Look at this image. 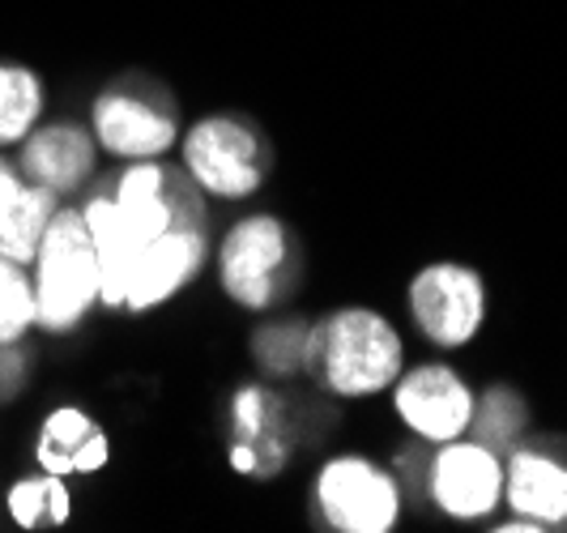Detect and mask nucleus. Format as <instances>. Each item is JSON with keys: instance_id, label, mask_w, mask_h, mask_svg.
Returning a JSON list of instances; mask_svg holds the SVG:
<instances>
[{"instance_id": "f257e3e1", "label": "nucleus", "mask_w": 567, "mask_h": 533, "mask_svg": "<svg viewBox=\"0 0 567 533\" xmlns=\"http://www.w3.org/2000/svg\"><path fill=\"white\" fill-rule=\"evenodd\" d=\"M405 367V337L389 311L341 304L312 316L303 346V376L320 397L371 401L393 389Z\"/></svg>"}, {"instance_id": "6ab92c4d", "label": "nucleus", "mask_w": 567, "mask_h": 533, "mask_svg": "<svg viewBox=\"0 0 567 533\" xmlns=\"http://www.w3.org/2000/svg\"><path fill=\"white\" fill-rule=\"evenodd\" d=\"M308 325H312V316H303V311H269V320L256 325L248 337V355L265 380L290 385L295 376H303Z\"/></svg>"}, {"instance_id": "f8f14e48", "label": "nucleus", "mask_w": 567, "mask_h": 533, "mask_svg": "<svg viewBox=\"0 0 567 533\" xmlns=\"http://www.w3.org/2000/svg\"><path fill=\"white\" fill-rule=\"evenodd\" d=\"M214 256V230L209 226H179L163 230L150 244H142L120 286V311L124 316H145L154 308H167L171 299H179L193 281L205 274Z\"/></svg>"}, {"instance_id": "423d86ee", "label": "nucleus", "mask_w": 567, "mask_h": 533, "mask_svg": "<svg viewBox=\"0 0 567 533\" xmlns=\"http://www.w3.org/2000/svg\"><path fill=\"white\" fill-rule=\"evenodd\" d=\"M303 410L274 380H248L227 397V465L239 478L274 482L303 449Z\"/></svg>"}, {"instance_id": "7ed1b4c3", "label": "nucleus", "mask_w": 567, "mask_h": 533, "mask_svg": "<svg viewBox=\"0 0 567 533\" xmlns=\"http://www.w3.org/2000/svg\"><path fill=\"white\" fill-rule=\"evenodd\" d=\"M34 334L73 337L99 311V256L78 205H60L43 230L34 260Z\"/></svg>"}, {"instance_id": "ddd939ff", "label": "nucleus", "mask_w": 567, "mask_h": 533, "mask_svg": "<svg viewBox=\"0 0 567 533\" xmlns=\"http://www.w3.org/2000/svg\"><path fill=\"white\" fill-rule=\"evenodd\" d=\"M504 508L546 533L567 525V435H525L504 457Z\"/></svg>"}, {"instance_id": "39448f33", "label": "nucleus", "mask_w": 567, "mask_h": 533, "mask_svg": "<svg viewBox=\"0 0 567 533\" xmlns=\"http://www.w3.org/2000/svg\"><path fill=\"white\" fill-rule=\"evenodd\" d=\"M312 516L329 533H393L405 516V486L368 452H329L312 478Z\"/></svg>"}, {"instance_id": "2eb2a0df", "label": "nucleus", "mask_w": 567, "mask_h": 533, "mask_svg": "<svg viewBox=\"0 0 567 533\" xmlns=\"http://www.w3.org/2000/svg\"><path fill=\"white\" fill-rule=\"evenodd\" d=\"M30 457L48 474L94 478L112 465V435H107L103 419L90 406H82V401H60V406H52L39 419Z\"/></svg>"}, {"instance_id": "9b49d317", "label": "nucleus", "mask_w": 567, "mask_h": 533, "mask_svg": "<svg viewBox=\"0 0 567 533\" xmlns=\"http://www.w3.org/2000/svg\"><path fill=\"white\" fill-rule=\"evenodd\" d=\"M474 397H478V389L453 363L426 359V363L401 367V376L389 389V406L405 427V435L435 449V444H449L456 435H470Z\"/></svg>"}, {"instance_id": "6e6552de", "label": "nucleus", "mask_w": 567, "mask_h": 533, "mask_svg": "<svg viewBox=\"0 0 567 533\" xmlns=\"http://www.w3.org/2000/svg\"><path fill=\"white\" fill-rule=\"evenodd\" d=\"M405 311L431 350H465L486 325V278L465 260H431L405 281Z\"/></svg>"}, {"instance_id": "f03ea898", "label": "nucleus", "mask_w": 567, "mask_h": 533, "mask_svg": "<svg viewBox=\"0 0 567 533\" xmlns=\"http://www.w3.org/2000/svg\"><path fill=\"white\" fill-rule=\"evenodd\" d=\"M218 290L248 316L278 311L303 281L299 235L274 209H248L218 235L214 244Z\"/></svg>"}, {"instance_id": "aec40b11", "label": "nucleus", "mask_w": 567, "mask_h": 533, "mask_svg": "<svg viewBox=\"0 0 567 533\" xmlns=\"http://www.w3.org/2000/svg\"><path fill=\"white\" fill-rule=\"evenodd\" d=\"M534 427V406L516 385H486L483 393L474 397V422L470 435L483 440L486 449H495L499 457H508Z\"/></svg>"}, {"instance_id": "dca6fc26", "label": "nucleus", "mask_w": 567, "mask_h": 533, "mask_svg": "<svg viewBox=\"0 0 567 533\" xmlns=\"http://www.w3.org/2000/svg\"><path fill=\"white\" fill-rule=\"evenodd\" d=\"M60 205L64 201L56 193L30 184L27 175L9 163L0 171V256L30 269L34 248H39V239H43V230H48Z\"/></svg>"}, {"instance_id": "9d476101", "label": "nucleus", "mask_w": 567, "mask_h": 533, "mask_svg": "<svg viewBox=\"0 0 567 533\" xmlns=\"http://www.w3.org/2000/svg\"><path fill=\"white\" fill-rule=\"evenodd\" d=\"M423 504H431L444 521L478 525L499 516L504 508V457L486 449L474 435H456L435 444L426 461Z\"/></svg>"}, {"instance_id": "a211bd4d", "label": "nucleus", "mask_w": 567, "mask_h": 533, "mask_svg": "<svg viewBox=\"0 0 567 533\" xmlns=\"http://www.w3.org/2000/svg\"><path fill=\"white\" fill-rule=\"evenodd\" d=\"M48 115V82L22 60H0V150H18Z\"/></svg>"}, {"instance_id": "412c9836", "label": "nucleus", "mask_w": 567, "mask_h": 533, "mask_svg": "<svg viewBox=\"0 0 567 533\" xmlns=\"http://www.w3.org/2000/svg\"><path fill=\"white\" fill-rule=\"evenodd\" d=\"M34 334V281L30 269L0 256V346H18Z\"/></svg>"}, {"instance_id": "1a4fd4ad", "label": "nucleus", "mask_w": 567, "mask_h": 533, "mask_svg": "<svg viewBox=\"0 0 567 533\" xmlns=\"http://www.w3.org/2000/svg\"><path fill=\"white\" fill-rule=\"evenodd\" d=\"M103 188L112 193L115 209L137 244H150L154 235L179 226H209V197L171 158L120 163L112 180H103Z\"/></svg>"}, {"instance_id": "4468645a", "label": "nucleus", "mask_w": 567, "mask_h": 533, "mask_svg": "<svg viewBox=\"0 0 567 533\" xmlns=\"http://www.w3.org/2000/svg\"><path fill=\"white\" fill-rule=\"evenodd\" d=\"M13 167L22 171L30 184L69 201L99 175V145H94L90 124L82 120H43L13 150Z\"/></svg>"}, {"instance_id": "4be33fe9", "label": "nucleus", "mask_w": 567, "mask_h": 533, "mask_svg": "<svg viewBox=\"0 0 567 533\" xmlns=\"http://www.w3.org/2000/svg\"><path fill=\"white\" fill-rule=\"evenodd\" d=\"M9 163H13V154H4V150H0V171L9 167Z\"/></svg>"}, {"instance_id": "20e7f679", "label": "nucleus", "mask_w": 567, "mask_h": 533, "mask_svg": "<svg viewBox=\"0 0 567 533\" xmlns=\"http://www.w3.org/2000/svg\"><path fill=\"white\" fill-rule=\"evenodd\" d=\"M179 167L193 175L200 193L223 205L252 201L274 167L265 129L239 112H205L179 133Z\"/></svg>"}, {"instance_id": "f3484780", "label": "nucleus", "mask_w": 567, "mask_h": 533, "mask_svg": "<svg viewBox=\"0 0 567 533\" xmlns=\"http://www.w3.org/2000/svg\"><path fill=\"white\" fill-rule=\"evenodd\" d=\"M4 512L22 533H52L64 530L73 521V491L69 478L48 474V470H30L18 474L4 486Z\"/></svg>"}, {"instance_id": "0eeeda50", "label": "nucleus", "mask_w": 567, "mask_h": 533, "mask_svg": "<svg viewBox=\"0 0 567 533\" xmlns=\"http://www.w3.org/2000/svg\"><path fill=\"white\" fill-rule=\"evenodd\" d=\"M90 133L99 154L115 163L167 158L179 145V107L154 78H115L90 99Z\"/></svg>"}]
</instances>
